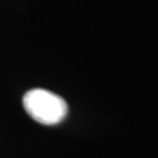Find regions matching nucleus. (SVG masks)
<instances>
[{
  "instance_id": "obj_1",
  "label": "nucleus",
  "mask_w": 158,
  "mask_h": 158,
  "mask_svg": "<svg viewBox=\"0 0 158 158\" xmlns=\"http://www.w3.org/2000/svg\"><path fill=\"white\" fill-rule=\"evenodd\" d=\"M29 116L41 124L53 125L62 122L68 114V104L62 97L46 89H32L23 98Z\"/></svg>"
}]
</instances>
